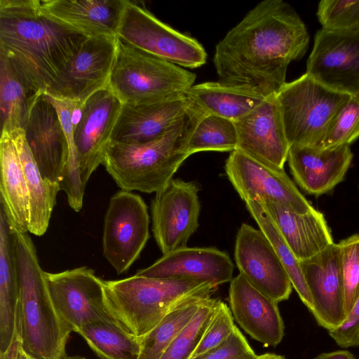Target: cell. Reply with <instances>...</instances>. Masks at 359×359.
Masks as SVG:
<instances>
[{
    "mask_svg": "<svg viewBox=\"0 0 359 359\" xmlns=\"http://www.w3.org/2000/svg\"><path fill=\"white\" fill-rule=\"evenodd\" d=\"M353 156L350 145L331 148L292 146L287 161L297 184L306 193L320 196L344 180Z\"/></svg>",
    "mask_w": 359,
    "mask_h": 359,
    "instance_id": "cell-23",
    "label": "cell"
},
{
    "mask_svg": "<svg viewBox=\"0 0 359 359\" xmlns=\"http://www.w3.org/2000/svg\"><path fill=\"white\" fill-rule=\"evenodd\" d=\"M100 359H138L140 337L123 329L114 318L89 323L77 332Z\"/></svg>",
    "mask_w": 359,
    "mask_h": 359,
    "instance_id": "cell-31",
    "label": "cell"
},
{
    "mask_svg": "<svg viewBox=\"0 0 359 359\" xmlns=\"http://www.w3.org/2000/svg\"><path fill=\"white\" fill-rule=\"evenodd\" d=\"M16 359H33L30 356H29L21 348L20 345H19L18 349V353L16 356Z\"/></svg>",
    "mask_w": 359,
    "mask_h": 359,
    "instance_id": "cell-46",
    "label": "cell"
},
{
    "mask_svg": "<svg viewBox=\"0 0 359 359\" xmlns=\"http://www.w3.org/2000/svg\"><path fill=\"white\" fill-rule=\"evenodd\" d=\"M309 43L306 25L292 6L264 0L216 45L213 63L218 81L275 95L286 83L289 64L304 55Z\"/></svg>",
    "mask_w": 359,
    "mask_h": 359,
    "instance_id": "cell-1",
    "label": "cell"
},
{
    "mask_svg": "<svg viewBox=\"0 0 359 359\" xmlns=\"http://www.w3.org/2000/svg\"><path fill=\"white\" fill-rule=\"evenodd\" d=\"M203 114L192 103L185 116L158 139L140 144L110 142L102 164L121 190L156 193L189 156V140Z\"/></svg>",
    "mask_w": 359,
    "mask_h": 359,
    "instance_id": "cell-4",
    "label": "cell"
},
{
    "mask_svg": "<svg viewBox=\"0 0 359 359\" xmlns=\"http://www.w3.org/2000/svg\"><path fill=\"white\" fill-rule=\"evenodd\" d=\"M126 0L40 1L47 15L87 36L117 37Z\"/></svg>",
    "mask_w": 359,
    "mask_h": 359,
    "instance_id": "cell-24",
    "label": "cell"
},
{
    "mask_svg": "<svg viewBox=\"0 0 359 359\" xmlns=\"http://www.w3.org/2000/svg\"><path fill=\"white\" fill-rule=\"evenodd\" d=\"M238 135L234 121L213 114H203L196 124L187 146L189 156L206 151L237 149Z\"/></svg>",
    "mask_w": 359,
    "mask_h": 359,
    "instance_id": "cell-35",
    "label": "cell"
},
{
    "mask_svg": "<svg viewBox=\"0 0 359 359\" xmlns=\"http://www.w3.org/2000/svg\"><path fill=\"white\" fill-rule=\"evenodd\" d=\"M257 356L245 337L236 326L224 342L191 359H255Z\"/></svg>",
    "mask_w": 359,
    "mask_h": 359,
    "instance_id": "cell-41",
    "label": "cell"
},
{
    "mask_svg": "<svg viewBox=\"0 0 359 359\" xmlns=\"http://www.w3.org/2000/svg\"><path fill=\"white\" fill-rule=\"evenodd\" d=\"M44 276L55 309L72 331L111 318L105 305L104 280L93 269L81 266L57 273L44 271Z\"/></svg>",
    "mask_w": 359,
    "mask_h": 359,
    "instance_id": "cell-11",
    "label": "cell"
},
{
    "mask_svg": "<svg viewBox=\"0 0 359 359\" xmlns=\"http://www.w3.org/2000/svg\"><path fill=\"white\" fill-rule=\"evenodd\" d=\"M0 55V107L1 134L23 129L31 106L38 95Z\"/></svg>",
    "mask_w": 359,
    "mask_h": 359,
    "instance_id": "cell-30",
    "label": "cell"
},
{
    "mask_svg": "<svg viewBox=\"0 0 359 359\" xmlns=\"http://www.w3.org/2000/svg\"><path fill=\"white\" fill-rule=\"evenodd\" d=\"M235 327L231 309L219 299L214 314L191 358L203 354L224 342Z\"/></svg>",
    "mask_w": 359,
    "mask_h": 359,
    "instance_id": "cell-40",
    "label": "cell"
},
{
    "mask_svg": "<svg viewBox=\"0 0 359 359\" xmlns=\"http://www.w3.org/2000/svg\"><path fill=\"white\" fill-rule=\"evenodd\" d=\"M117 38L185 69L200 67L207 61L205 48L195 38L172 28L129 1L126 3Z\"/></svg>",
    "mask_w": 359,
    "mask_h": 359,
    "instance_id": "cell-8",
    "label": "cell"
},
{
    "mask_svg": "<svg viewBox=\"0 0 359 359\" xmlns=\"http://www.w3.org/2000/svg\"><path fill=\"white\" fill-rule=\"evenodd\" d=\"M255 359H286L284 356L274 353H264L257 355Z\"/></svg>",
    "mask_w": 359,
    "mask_h": 359,
    "instance_id": "cell-45",
    "label": "cell"
},
{
    "mask_svg": "<svg viewBox=\"0 0 359 359\" xmlns=\"http://www.w3.org/2000/svg\"><path fill=\"white\" fill-rule=\"evenodd\" d=\"M236 266L255 288L278 303L287 300L292 285L270 241L260 230L243 223L235 243Z\"/></svg>",
    "mask_w": 359,
    "mask_h": 359,
    "instance_id": "cell-16",
    "label": "cell"
},
{
    "mask_svg": "<svg viewBox=\"0 0 359 359\" xmlns=\"http://www.w3.org/2000/svg\"><path fill=\"white\" fill-rule=\"evenodd\" d=\"M41 9L38 0H0V55L26 85L45 93L87 39Z\"/></svg>",
    "mask_w": 359,
    "mask_h": 359,
    "instance_id": "cell-2",
    "label": "cell"
},
{
    "mask_svg": "<svg viewBox=\"0 0 359 359\" xmlns=\"http://www.w3.org/2000/svg\"><path fill=\"white\" fill-rule=\"evenodd\" d=\"M306 74L330 90L359 100V30H318Z\"/></svg>",
    "mask_w": 359,
    "mask_h": 359,
    "instance_id": "cell-12",
    "label": "cell"
},
{
    "mask_svg": "<svg viewBox=\"0 0 359 359\" xmlns=\"http://www.w3.org/2000/svg\"><path fill=\"white\" fill-rule=\"evenodd\" d=\"M344 282L345 311L348 316L359 297V234L338 243Z\"/></svg>",
    "mask_w": 359,
    "mask_h": 359,
    "instance_id": "cell-39",
    "label": "cell"
},
{
    "mask_svg": "<svg viewBox=\"0 0 359 359\" xmlns=\"http://www.w3.org/2000/svg\"><path fill=\"white\" fill-rule=\"evenodd\" d=\"M276 97L290 147H320L335 114L351 96L326 88L305 73L286 82Z\"/></svg>",
    "mask_w": 359,
    "mask_h": 359,
    "instance_id": "cell-7",
    "label": "cell"
},
{
    "mask_svg": "<svg viewBox=\"0 0 359 359\" xmlns=\"http://www.w3.org/2000/svg\"><path fill=\"white\" fill-rule=\"evenodd\" d=\"M23 130L43 178L60 187L69 145L57 111L44 93L33 102Z\"/></svg>",
    "mask_w": 359,
    "mask_h": 359,
    "instance_id": "cell-18",
    "label": "cell"
},
{
    "mask_svg": "<svg viewBox=\"0 0 359 359\" xmlns=\"http://www.w3.org/2000/svg\"><path fill=\"white\" fill-rule=\"evenodd\" d=\"M257 201L267 211L299 262L312 257L334 243L323 214L316 209L299 214L269 201Z\"/></svg>",
    "mask_w": 359,
    "mask_h": 359,
    "instance_id": "cell-25",
    "label": "cell"
},
{
    "mask_svg": "<svg viewBox=\"0 0 359 359\" xmlns=\"http://www.w3.org/2000/svg\"><path fill=\"white\" fill-rule=\"evenodd\" d=\"M117 37L88 36L77 54L44 94L78 102L108 86Z\"/></svg>",
    "mask_w": 359,
    "mask_h": 359,
    "instance_id": "cell-14",
    "label": "cell"
},
{
    "mask_svg": "<svg viewBox=\"0 0 359 359\" xmlns=\"http://www.w3.org/2000/svg\"><path fill=\"white\" fill-rule=\"evenodd\" d=\"M246 207L258 224L259 229L270 241L283 267L304 304L312 312L313 304L306 283L299 260L288 247L276 224L262 205L257 201L245 202Z\"/></svg>",
    "mask_w": 359,
    "mask_h": 359,
    "instance_id": "cell-33",
    "label": "cell"
},
{
    "mask_svg": "<svg viewBox=\"0 0 359 359\" xmlns=\"http://www.w3.org/2000/svg\"><path fill=\"white\" fill-rule=\"evenodd\" d=\"M191 104L186 93L147 103L122 104L111 142L140 144L158 139L185 116Z\"/></svg>",
    "mask_w": 359,
    "mask_h": 359,
    "instance_id": "cell-19",
    "label": "cell"
},
{
    "mask_svg": "<svg viewBox=\"0 0 359 359\" xmlns=\"http://www.w3.org/2000/svg\"><path fill=\"white\" fill-rule=\"evenodd\" d=\"M19 280L11 226L0 205V354L18 341Z\"/></svg>",
    "mask_w": 359,
    "mask_h": 359,
    "instance_id": "cell-27",
    "label": "cell"
},
{
    "mask_svg": "<svg viewBox=\"0 0 359 359\" xmlns=\"http://www.w3.org/2000/svg\"><path fill=\"white\" fill-rule=\"evenodd\" d=\"M224 168L228 179L245 202L269 201L299 214L314 209L284 168L266 164L238 149L230 153Z\"/></svg>",
    "mask_w": 359,
    "mask_h": 359,
    "instance_id": "cell-10",
    "label": "cell"
},
{
    "mask_svg": "<svg viewBox=\"0 0 359 359\" xmlns=\"http://www.w3.org/2000/svg\"><path fill=\"white\" fill-rule=\"evenodd\" d=\"M121 107L122 102L109 86L95 92L81 106L74 140L84 186L104 161Z\"/></svg>",
    "mask_w": 359,
    "mask_h": 359,
    "instance_id": "cell-15",
    "label": "cell"
},
{
    "mask_svg": "<svg viewBox=\"0 0 359 359\" xmlns=\"http://www.w3.org/2000/svg\"><path fill=\"white\" fill-rule=\"evenodd\" d=\"M8 135L15 145L29 190V233L40 236L48 229L60 187L49 183L43 178L30 151L23 129L17 130Z\"/></svg>",
    "mask_w": 359,
    "mask_h": 359,
    "instance_id": "cell-29",
    "label": "cell"
},
{
    "mask_svg": "<svg viewBox=\"0 0 359 359\" xmlns=\"http://www.w3.org/2000/svg\"><path fill=\"white\" fill-rule=\"evenodd\" d=\"M46 96L57 111L69 145V157L60 183V190L66 194L69 206L74 211L79 212L83 206L86 186L81 177L74 137L77 123L74 115L81 104L76 101Z\"/></svg>",
    "mask_w": 359,
    "mask_h": 359,
    "instance_id": "cell-32",
    "label": "cell"
},
{
    "mask_svg": "<svg viewBox=\"0 0 359 359\" xmlns=\"http://www.w3.org/2000/svg\"><path fill=\"white\" fill-rule=\"evenodd\" d=\"M19 341H15L4 353L0 354V359H16Z\"/></svg>",
    "mask_w": 359,
    "mask_h": 359,
    "instance_id": "cell-44",
    "label": "cell"
},
{
    "mask_svg": "<svg viewBox=\"0 0 359 359\" xmlns=\"http://www.w3.org/2000/svg\"><path fill=\"white\" fill-rule=\"evenodd\" d=\"M0 164V205L11 227L29 232V190L15 145L7 134L1 135Z\"/></svg>",
    "mask_w": 359,
    "mask_h": 359,
    "instance_id": "cell-28",
    "label": "cell"
},
{
    "mask_svg": "<svg viewBox=\"0 0 359 359\" xmlns=\"http://www.w3.org/2000/svg\"><path fill=\"white\" fill-rule=\"evenodd\" d=\"M217 287L190 278H156L137 275L104 280L107 313L123 329L141 337L174 309L197 297H211Z\"/></svg>",
    "mask_w": 359,
    "mask_h": 359,
    "instance_id": "cell-5",
    "label": "cell"
},
{
    "mask_svg": "<svg viewBox=\"0 0 359 359\" xmlns=\"http://www.w3.org/2000/svg\"><path fill=\"white\" fill-rule=\"evenodd\" d=\"M217 299L206 297L198 309L175 337L160 359H190L215 311Z\"/></svg>",
    "mask_w": 359,
    "mask_h": 359,
    "instance_id": "cell-36",
    "label": "cell"
},
{
    "mask_svg": "<svg viewBox=\"0 0 359 359\" xmlns=\"http://www.w3.org/2000/svg\"><path fill=\"white\" fill-rule=\"evenodd\" d=\"M234 266L227 253L215 248L182 247L163 255L151 266L140 269L139 276L190 278L214 285L231 282Z\"/></svg>",
    "mask_w": 359,
    "mask_h": 359,
    "instance_id": "cell-22",
    "label": "cell"
},
{
    "mask_svg": "<svg viewBox=\"0 0 359 359\" xmlns=\"http://www.w3.org/2000/svg\"><path fill=\"white\" fill-rule=\"evenodd\" d=\"M199 190L196 182L172 178L156 193L151 204L152 231L163 255L186 247L197 230Z\"/></svg>",
    "mask_w": 359,
    "mask_h": 359,
    "instance_id": "cell-13",
    "label": "cell"
},
{
    "mask_svg": "<svg viewBox=\"0 0 359 359\" xmlns=\"http://www.w3.org/2000/svg\"><path fill=\"white\" fill-rule=\"evenodd\" d=\"M234 123L237 149L266 164L284 168L290 145L276 95Z\"/></svg>",
    "mask_w": 359,
    "mask_h": 359,
    "instance_id": "cell-20",
    "label": "cell"
},
{
    "mask_svg": "<svg viewBox=\"0 0 359 359\" xmlns=\"http://www.w3.org/2000/svg\"><path fill=\"white\" fill-rule=\"evenodd\" d=\"M299 264L313 300L311 313L318 324L328 331L339 327L347 314L338 243H332Z\"/></svg>",
    "mask_w": 359,
    "mask_h": 359,
    "instance_id": "cell-17",
    "label": "cell"
},
{
    "mask_svg": "<svg viewBox=\"0 0 359 359\" xmlns=\"http://www.w3.org/2000/svg\"><path fill=\"white\" fill-rule=\"evenodd\" d=\"M64 359H86V358L81 356H66Z\"/></svg>",
    "mask_w": 359,
    "mask_h": 359,
    "instance_id": "cell-47",
    "label": "cell"
},
{
    "mask_svg": "<svg viewBox=\"0 0 359 359\" xmlns=\"http://www.w3.org/2000/svg\"><path fill=\"white\" fill-rule=\"evenodd\" d=\"M196 78L188 69L117 38L108 86L122 104L147 103L184 94Z\"/></svg>",
    "mask_w": 359,
    "mask_h": 359,
    "instance_id": "cell-6",
    "label": "cell"
},
{
    "mask_svg": "<svg viewBox=\"0 0 359 359\" xmlns=\"http://www.w3.org/2000/svg\"><path fill=\"white\" fill-rule=\"evenodd\" d=\"M229 302L233 319L252 339L276 346L284 336L278 302L252 285L241 273L230 282Z\"/></svg>",
    "mask_w": 359,
    "mask_h": 359,
    "instance_id": "cell-21",
    "label": "cell"
},
{
    "mask_svg": "<svg viewBox=\"0 0 359 359\" xmlns=\"http://www.w3.org/2000/svg\"><path fill=\"white\" fill-rule=\"evenodd\" d=\"M314 359H356L355 357L347 350H339L332 352L323 353L318 355Z\"/></svg>",
    "mask_w": 359,
    "mask_h": 359,
    "instance_id": "cell-43",
    "label": "cell"
},
{
    "mask_svg": "<svg viewBox=\"0 0 359 359\" xmlns=\"http://www.w3.org/2000/svg\"><path fill=\"white\" fill-rule=\"evenodd\" d=\"M11 229L19 280L17 335L20 345L33 359H64L72 330L55 309L28 232Z\"/></svg>",
    "mask_w": 359,
    "mask_h": 359,
    "instance_id": "cell-3",
    "label": "cell"
},
{
    "mask_svg": "<svg viewBox=\"0 0 359 359\" xmlns=\"http://www.w3.org/2000/svg\"><path fill=\"white\" fill-rule=\"evenodd\" d=\"M328 332L341 347L359 346V297L348 314L346 321L339 327Z\"/></svg>",
    "mask_w": 359,
    "mask_h": 359,
    "instance_id": "cell-42",
    "label": "cell"
},
{
    "mask_svg": "<svg viewBox=\"0 0 359 359\" xmlns=\"http://www.w3.org/2000/svg\"><path fill=\"white\" fill-rule=\"evenodd\" d=\"M316 14L322 29L359 30V0H323Z\"/></svg>",
    "mask_w": 359,
    "mask_h": 359,
    "instance_id": "cell-38",
    "label": "cell"
},
{
    "mask_svg": "<svg viewBox=\"0 0 359 359\" xmlns=\"http://www.w3.org/2000/svg\"><path fill=\"white\" fill-rule=\"evenodd\" d=\"M149 238V216L142 198L123 190L115 193L104 216L102 250L118 274L130 269Z\"/></svg>",
    "mask_w": 359,
    "mask_h": 359,
    "instance_id": "cell-9",
    "label": "cell"
},
{
    "mask_svg": "<svg viewBox=\"0 0 359 359\" xmlns=\"http://www.w3.org/2000/svg\"><path fill=\"white\" fill-rule=\"evenodd\" d=\"M186 95L204 114L233 121L249 114L268 97L250 86L220 81L194 84Z\"/></svg>",
    "mask_w": 359,
    "mask_h": 359,
    "instance_id": "cell-26",
    "label": "cell"
},
{
    "mask_svg": "<svg viewBox=\"0 0 359 359\" xmlns=\"http://www.w3.org/2000/svg\"><path fill=\"white\" fill-rule=\"evenodd\" d=\"M359 137V100L351 97L338 110L319 148L350 145Z\"/></svg>",
    "mask_w": 359,
    "mask_h": 359,
    "instance_id": "cell-37",
    "label": "cell"
},
{
    "mask_svg": "<svg viewBox=\"0 0 359 359\" xmlns=\"http://www.w3.org/2000/svg\"><path fill=\"white\" fill-rule=\"evenodd\" d=\"M206 297H194L180 305L167 314L149 332L141 337V350L138 359H160Z\"/></svg>",
    "mask_w": 359,
    "mask_h": 359,
    "instance_id": "cell-34",
    "label": "cell"
}]
</instances>
